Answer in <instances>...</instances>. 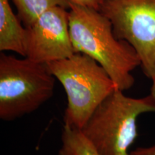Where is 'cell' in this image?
<instances>
[{"label": "cell", "instance_id": "6da1fadb", "mask_svg": "<svg viewBox=\"0 0 155 155\" xmlns=\"http://www.w3.org/2000/svg\"><path fill=\"white\" fill-rule=\"evenodd\" d=\"M68 13L75 53L85 54L99 63L118 89H130L135 83L131 72L141 65L134 48L116 38L111 21L98 9L71 2Z\"/></svg>", "mask_w": 155, "mask_h": 155}, {"label": "cell", "instance_id": "7a4b0ae2", "mask_svg": "<svg viewBox=\"0 0 155 155\" xmlns=\"http://www.w3.org/2000/svg\"><path fill=\"white\" fill-rule=\"evenodd\" d=\"M46 65L66 94L64 125L81 130L103 101L118 89L105 69L85 54Z\"/></svg>", "mask_w": 155, "mask_h": 155}, {"label": "cell", "instance_id": "3957f363", "mask_svg": "<svg viewBox=\"0 0 155 155\" xmlns=\"http://www.w3.org/2000/svg\"><path fill=\"white\" fill-rule=\"evenodd\" d=\"M149 112H155V101L150 94L135 98L116 89L81 131L102 155H129V147L138 136L137 119Z\"/></svg>", "mask_w": 155, "mask_h": 155}, {"label": "cell", "instance_id": "277c9868", "mask_svg": "<svg viewBox=\"0 0 155 155\" xmlns=\"http://www.w3.org/2000/svg\"><path fill=\"white\" fill-rule=\"evenodd\" d=\"M55 78L46 64L0 54V119L11 121L38 110L54 94Z\"/></svg>", "mask_w": 155, "mask_h": 155}, {"label": "cell", "instance_id": "5b68a950", "mask_svg": "<svg viewBox=\"0 0 155 155\" xmlns=\"http://www.w3.org/2000/svg\"><path fill=\"white\" fill-rule=\"evenodd\" d=\"M116 37L129 42L147 78L155 75V0H105L98 9Z\"/></svg>", "mask_w": 155, "mask_h": 155}, {"label": "cell", "instance_id": "8992f818", "mask_svg": "<svg viewBox=\"0 0 155 155\" xmlns=\"http://www.w3.org/2000/svg\"><path fill=\"white\" fill-rule=\"evenodd\" d=\"M25 48V57L43 64L76 53L70 34L68 9L52 7L26 28Z\"/></svg>", "mask_w": 155, "mask_h": 155}, {"label": "cell", "instance_id": "52a82bcc", "mask_svg": "<svg viewBox=\"0 0 155 155\" xmlns=\"http://www.w3.org/2000/svg\"><path fill=\"white\" fill-rule=\"evenodd\" d=\"M26 28L13 12L9 0H0V51L26 56Z\"/></svg>", "mask_w": 155, "mask_h": 155}, {"label": "cell", "instance_id": "ba28073f", "mask_svg": "<svg viewBox=\"0 0 155 155\" xmlns=\"http://www.w3.org/2000/svg\"><path fill=\"white\" fill-rule=\"evenodd\" d=\"M17 10V17L25 28L30 26L42 14L52 7L69 9L70 0H12Z\"/></svg>", "mask_w": 155, "mask_h": 155}, {"label": "cell", "instance_id": "9c48e42d", "mask_svg": "<svg viewBox=\"0 0 155 155\" xmlns=\"http://www.w3.org/2000/svg\"><path fill=\"white\" fill-rule=\"evenodd\" d=\"M58 155H102L80 129L64 125Z\"/></svg>", "mask_w": 155, "mask_h": 155}, {"label": "cell", "instance_id": "30bf717a", "mask_svg": "<svg viewBox=\"0 0 155 155\" xmlns=\"http://www.w3.org/2000/svg\"><path fill=\"white\" fill-rule=\"evenodd\" d=\"M71 2L76 5L85 6V7H91L96 9H99L101 5L104 3L105 0H70Z\"/></svg>", "mask_w": 155, "mask_h": 155}, {"label": "cell", "instance_id": "8fae6325", "mask_svg": "<svg viewBox=\"0 0 155 155\" xmlns=\"http://www.w3.org/2000/svg\"><path fill=\"white\" fill-rule=\"evenodd\" d=\"M129 155H155V144L147 147H139L130 152Z\"/></svg>", "mask_w": 155, "mask_h": 155}, {"label": "cell", "instance_id": "7c38bea8", "mask_svg": "<svg viewBox=\"0 0 155 155\" xmlns=\"http://www.w3.org/2000/svg\"><path fill=\"white\" fill-rule=\"evenodd\" d=\"M152 87H151L150 95L155 101V75L152 78Z\"/></svg>", "mask_w": 155, "mask_h": 155}]
</instances>
